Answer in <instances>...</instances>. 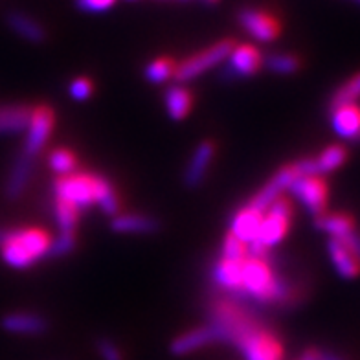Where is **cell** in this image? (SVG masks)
Masks as SVG:
<instances>
[{"label": "cell", "mask_w": 360, "mask_h": 360, "mask_svg": "<svg viewBox=\"0 0 360 360\" xmlns=\"http://www.w3.org/2000/svg\"><path fill=\"white\" fill-rule=\"evenodd\" d=\"M327 254L331 257V263L338 276L344 280H353L360 274V259L353 248L342 239H329L327 243Z\"/></svg>", "instance_id": "obj_14"}, {"label": "cell", "mask_w": 360, "mask_h": 360, "mask_svg": "<svg viewBox=\"0 0 360 360\" xmlns=\"http://www.w3.org/2000/svg\"><path fill=\"white\" fill-rule=\"evenodd\" d=\"M8 26L13 30L15 34L22 37L24 41H28V43L39 44L43 43L44 39H46V32H44L43 24L37 22L34 17H30L28 13H22V11H10L8 17Z\"/></svg>", "instance_id": "obj_22"}, {"label": "cell", "mask_w": 360, "mask_h": 360, "mask_svg": "<svg viewBox=\"0 0 360 360\" xmlns=\"http://www.w3.org/2000/svg\"><path fill=\"white\" fill-rule=\"evenodd\" d=\"M302 360H320L318 349H307L304 355H302Z\"/></svg>", "instance_id": "obj_39"}, {"label": "cell", "mask_w": 360, "mask_h": 360, "mask_svg": "<svg viewBox=\"0 0 360 360\" xmlns=\"http://www.w3.org/2000/svg\"><path fill=\"white\" fill-rule=\"evenodd\" d=\"M204 2H208V4H215L217 0H204Z\"/></svg>", "instance_id": "obj_41"}, {"label": "cell", "mask_w": 360, "mask_h": 360, "mask_svg": "<svg viewBox=\"0 0 360 360\" xmlns=\"http://www.w3.org/2000/svg\"><path fill=\"white\" fill-rule=\"evenodd\" d=\"M76 233H63L59 232V236L56 239H52V245H50V250H48V256L50 257H63L68 256L70 252H74L76 248Z\"/></svg>", "instance_id": "obj_33"}, {"label": "cell", "mask_w": 360, "mask_h": 360, "mask_svg": "<svg viewBox=\"0 0 360 360\" xmlns=\"http://www.w3.org/2000/svg\"><path fill=\"white\" fill-rule=\"evenodd\" d=\"M346 160H347L346 147L338 146V143L326 147V149H323V151L314 158V162H316L318 175L323 176L327 175V173L337 171L338 167H342L344 164H346Z\"/></svg>", "instance_id": "obj_26"}, {"label": "cell", "mask_w": 360, "mask_h": 360, "mask_svg": "<svg viewBox=\"0 0 360 360\" xmlns=\"http://www.w3.org/2000/svg\"><path fill=\"white\" fill-rule=\"evenodd\" d=\"M110 228L118 233H153L158 230V221L146 214H118L110 221Z\"/></svg>", "instance_id": "obj_23"}, {"label": "cell", "mask_w": 360, "mask_h": 360, "mask_svg": "<svg viewBox=\"0 0 360 360\" xmlns=\"http://www.w3.org/2000/svg\"><path fill=\"white\" fill-rule=\"evenodd\" d=\"M300 176V171L296 167V164H290V166H283L278 173H276L272 179L266 182L256 195H254V199L250 200V206H254L259 212H265L269 208L270 204L274 202L278 197L285 193V191H289L290 184H292L294 180Z\"/></svg>", "instance_id": "obj_12"}, {"label": "cell", "mask_w": 360, "mask_h": 360, "mask_svg": "<svg viewBox=\"0 0 360 360\" xmlns=\"http://www.w3.org/2000/svg\"><path fill=\"white\" fill-rule=\"evenodd\" d=\"M261 217H263V212L256 210L250 204L243 206V208H239L232 215V221H230V236L237 237L245 245H250V243L256 241L257 232H259Z\"/></svg>", "instance_id": "obj_16"}, {"label": "cell", "mask_w": 360, "mask_h": 360, "mask_svg": "<svg viewBox=\"0 0 360 360\" xmlns=\"http://www.w3.org/2000/svg\"><path fill=\"white\" fill-rule=\"evenodd\" d=\"M331 127L340 138L356 140L360 138V107L359 103L333 105Z\"/></svg>", "instance_id": "obj_18"}, {"label": "cell", "mask_w": 360, "mask_h": 360, "mask_svg": "<svg viewBox=\"0 0 360 360\" xmlns=\"http://www.w3.org/2000/svg\"><path fill=\"white\" fill-rule=\"evenodd\" d=\"M53 193L57 200L76 206L77 210H86L98 204L105 215L120 214V197L109 180L94 173H72L68 176H59L53 184Z\"/></svg>", "instance_id": "obj_1"}, {"label": "cell", "mask_w": 360, "mask_h": 360, "mask_svg": "<svg viewBox=\"0 0 360 360\" xmlns=\"http://www.w3.org/2000/svg\"><path fill=\"white\" fill-rule=\"evenodd\" d=\"M263 65H265L270 72H274V74H280V76H290V74H294V72H298L300 59L296 56H292V53L276 52L263 57Z\"/></svg>", "instance_id": "obj_30"}, {"label": "cell", "mask_w": 360, "mask_h": 360, "mask_svg": "<svg viewBox=\"0 0 360 360\" xmlns=\"http://www.w3.org/2000/svg\"><path fill=\"white\" fill-rule=\"evenodd\" d=\"M236 347L245 360H281L283 359V346L281 342L266 331L265 327H259L252 331L245 338L237 342Z\"/></svg>", "instance_id": "obj_9"}, {"label": "cell", "mask_w": 360, "mask_h": 360, "mask_svg": "<svg viewBox=\"0 0 360 360\" xmlns=\"http://www.w3.org/2000/svg\"><path fill=\"white\" fill-rule=\"evenodd\" d=\"M290 195L298 200L309 214L322 215L326 214L327 208V197H329V188H327L326 180L318 175L298 176L294 180L289 188Z\"/></svg>", "instance_id": "obj_8"}, {"label": "cell", "mask_w": 360, "mask_h": 360, "mask_svg": "<svg viewBox=\"0 0 360 360\" xmlns=\"http://www.w3.org/2000/svg\"><path fill=\"white\" fill-rule=\"evenodd\" d=\"M237 20L241 24V28L259 43H272L281 32L280 20L269 11L257 10V8H243L237 13Z\"/></svg>", "instance_id": "obj_10"}, {"label": "cell", "mask_w": 360, "mask_h": 360, "mask_svg": "<svg viewBox=\"0 0 360 360\" xmlns=\"http://www.w3.org/2000/svg\"><path fill=\"white\" fill-rule=\"evenodd\" d=\"M98 353H100L101 360H124V353L118 347V344L110 338H100L98 344Z\"/></svg>", "instance_id": "obj_35"}, {"label": "cell", "mask_w": 360, "mask_h": 360, "mask_svg": "<svg viewBox=\"0 0 360 360\" xmlns=\"http://www.w3.org/2000/svg\"><path fill=\"white\" fill-rule=\"evenodd\" d=\"M215 157V146L210 140H204L199 146L195 147L193 155H191L188 167L184 171V184L188 188H197L202 184L204 176L208 173L212 162Z\"/></svg>", "instance_id": "obj_15"}, {"label": "cell", "mask_w": 360, "mask_h": 360, "mask_svg": "<svg viewBox=\"0 0 360 360\" xmlns=\"http://www.w3.org/2000/svg\"><path fill=\"white\" fill-rule=\"evenodd\" d=\"M6 236V230H0V243H2V239H4Z\"/></svg>", "instance_id": "obj_40"}, {"label": "cell", "mask_w": 360, "mask_h": 360, "mask_svg": "<svg viewBox=\"0 0 360 360\" xmlns=\"http://www.w3.org/2000/svg\"><path fill=\"white\" fill-rule=\"evenodd\" d=\"M263 67V56L254 44H236L224 65V77H250Z\"/></svg>", "instance_id": "obj_11"}, {"label": "cell", "mask_w": 360, "mask_h": 360, "mask_svg": "<svg viewBox=\"0 0 360 360\" xmlns=\"http://www.w3.org/2000/svg\"><path fill=\"white\" fill-rule=\"evenodd\" d=\"M318 355H320V360H344L340 355L327 349H318Z\"/></svg>", "instance_id": "obj_38"}, {"label": "cell", "mask_w": 360, "mask_h": 360, "mask_svg": "<svg viewBox=\"0 0 360 360\" xmlns=\"http://www.w3.org/2000/svg\"><path fill=\"white\" fill-rule=\"evenodd\" d=\"M316 228L329 233L331 239H346L355 232V223L346 214H322L316 217Z\"/></svg>", "instance_id": "obj_25"}, {"label": "cell", "mask_w": 360, "mask_h": 360, "mask_svg": "<svg viewBox=\"0 0 360 360\" xmlns=\"http://www.w3.org/2000/svg\"><path fill=\"white\" fill-rule=\"evenodd\" d=\"M32 109L34 107L24 103L0 105V136L24 133L30 124Z\"/></svg>", "instance_id": "obj_20"}, {"label": "cell", "mask_w": 360, "mask_h": 360, "mask_svg": "<svg viewBox=\"0 0 360 360\" xmlns=\"http://www.w3.org/2000/svg\"><path fill=\"white\" fill-rule=\"evenodd\" d=\"M175 70L176 63H173L167 57H158V59L147 63L143 76L153 85H162V83H167L171 77H175Z\"/></svg>", "instance_id": "obj_29"}, {"label": "cell", "mask_w": 360, "mask_h": 360, "mask_svg": "<svg viewBox=\"0 0 360 360\" xmlns=\"http://www.w3.org/2000/svg\"><path fill=\"white\" fill-rule=\"evenodd\" d=\"M212 326L219 335V342H230L236 346L237 342L256 331L259 323L254 314H250L247 309L232 300H219L212 307Z\"/></svg>", "instance_id": "obj_4"}, {"label": "cell", "mask_w": 360, "mask_h": 360, "mask_svg": "<svg viewBox=\"0 0 360 360\" xmlns=\"http://www.w3.org/2000/svg\"><path fill=\"white\" fill-rule=\"evenodd\" d=\"M0 326L6 333L20 337H37L48 329L46 318L35 313H10L0 320Z\"/></svg>", "instance_id": "obj_17"}, {"label": "cell", "mask_w": 360, "mask_h": 360, "mask_svg": "<svg viewBox=\"0 0 360 360\" xmlns=\"http://www.w3.org/2000/svg\"><path fill=\"white\" fill-rule=\"evenodd\" d=\"M50 245L52 237L43 228H17L10 232L6 230L0 243V254L6 265L22 270L46 257Z\"/></svg>", "instance_id": "obj_3"}, {"label": "cell", "mask_w": 360, "mask_h": 360, "mask_svg": "<svg viewBox=\"0 0 360 360\" xmlns=\"http://www.w3.org/2000/svg\"><path fill=\"white\" fill-rule=\"evenodd\" d=\"M56 125V114L48 105H39L32 109L30 124L26 127V140H24L22 153L34 158L35 155L43 151L53 133Z\"/></svg>", "instance_id": "obj_7"}, {"label": "cell", "mask_w": 360, "mask_h": 360, "mask_svg": "<svg viewBox=\"0 0 360 360\" xmlns=\"http://www.w3.org/2000/svg\"><path fill=\"white\" fill-rule=\"evenodd\" d=\"M290 217H292V204L285 195H281L263 212L259 232L254 243H259L266 250L280 245L289 232Z\"/></svg>", "instance_id": "obj_5"}, {"label": "cell", "mask_w": 360, "mask_h": 360, "mask_svg": "<svg viewBox=\"0 0 360 360\" xmlns=\"http://www.w3.org/2000/svg\"><path fill=\"white\" fill-rule=\"evenodd\" d=\"M214 342H219V335L215 331V327L212 323H208V326L195 327V329H190V331L179 335L175 340L171 342L169 349L173 355L184 356L202 349V347L210 346Z\"/></svg>", "instance_id": "obj_13"}, {"label": "cell", "mask_w": 360, "mask_h": 360, "mask_svg": "<svg viewBox=\"0 0 360 360\" xmlns=\"http://www.w3.org/2000/svg\"><path fill=\"white\" fill-rule=\"evenodd\" d=\"M164 103H166L167 116L171 120H175V122H180V120H184L191 112L193 96H191V92L184 85H171L166 90Z\"/></svg>", "instance_id": "obj_24"}, {"label": "cell", "mask_w": 360, "mask_h": 360, "mask_svg": "<svg viewBox=\"0 0 360 360\" xmlns=\"http://www.w3.org/2000/svg\"><path fill=\"white\" fill-rule=\"evenodd\" d=\"M247 257H248V245H245V243L239 241L237 237L228 233L226 239L223 241V247H221V259L243 261V259H247Z\"/></svg>", "instance_id": "obj_32"}, {"label": "cell", "mask_w": 360, "mask_h": 360, "mask_svg": "<svg viewBox=\"0 0 360 360\" xmlns=\"http://www.w3.org/2000/svg\"><path fill=\"white\" fill-rule=\"evenodd\" d=\"M79 210L72 204L65 202V200H57L53 204V219L59 228V232L63 233H76V226L79 223Z\"/></svg>", "instance_id": "obj_28"}, {"label": "cell", "mask_w": 360, "mask_h": 360, "mask_svg": "<svg viewBox=\"0 0 360 360\" xmlns=\"http://www.w3.org/2000/svg\"><path fill=\"white\" fill-rule=\"evenodd\" d=\"M245 261V259H243ZM243 261L219 259L214 266V281L219 289L232 294H241L243 283Z\"/></svg>", "instance_id": "obj_21"}, {"label": "cell", "mask_w": 360, "mask_h": 360, "mask_svg": "<svg viewBox=\"0 0 360 360\" xmlns=\"http://www.w3.org/2000/svg\"><path fill=\"white\" fill-rule=\"evenodd\" d=\"M48 167L57 176H68L77 171V157L67 147H57L48 155Z\"/></svg>", "instance_id": "obj_27"}, {"label": "cell", "mask_w": 360, "mask_h": 360, "mask_svg": "<svg viewBox=\"0 0 360 360\" xmlns=\"http://www.w3.org/2000/svg\"><path fill=\"white\" fill-rule=\"evenodd\" d=\"M94 92V85L89 77H76V79L70 81L68 85V94H70L72 100L76 101H85L89 100L90 96Z\"/></svg>", "instance_id": "obj_34"}, {"label": "cell", "mask_w": 360, "mask_h": 360, "mask_svg": "<svg viewBox=\"0 0 360 360\" xmlns=\"http://www.w3.org/2000/svg\"><path fill=\"white\" fill-rule=\"evenodd\" d=\"M259 304H287L292 296L290 285L281 278L266 259L250 257L243 261L241 294Z\"/></svg>", "instance_id": "obj_2"}, {"label": "cell", "mask_w": 360, "mask_h": 360, "mask_svg": "<svg viewBox=\"0 0 360 360\" xmlns=\"http://www.w3.org/2000/svg\"><path fill=\"white\" fill-rule=\"evenodd\" d=\"M34 175V158L20 153V157L13 162V167L10 169V175L6 179L4 195L10 200H17L24 190L28 188V182Z\"/></svg>", "instance_id": "obj_19"}, {"label": "cell", "mask_w": 360, "mask_h": 360, "mask_svg": "<svg viewBox=\"0 0 360 360\" xmlns=\"http://www.w3.org/2000/svg\"><path fill=\"white\" fill-rule=\"evenodd\" d=\"M342 241H346L347 245L353 248V252H355L356 256H359V259H360V233H356V232L349 233V236H347L346 239H342Z\"/></svg>", "instance_id": "obj_37"}, {"label": "cell", "mask_w": 360, "mask_h": 360, "mask_svg": "<svg viewBox=\"0 0 360 360\" xmlns=\"http://www.w3.org/2000/svg\"><path fill=\"white\" fill-rule=\"evenodd\" d=\"M114 2L116 0H77V6L89 13H100V11H107L109 8H112Z\"/></svg>", "instance_id": "obj_36"}, {"label": "cell", "mask_w": 360, "mask_h": 360, "mask_svg": "<svg viewBox=\"0 0 360 360\" xmlns=\"http://www.w3.org/2000/svg\"><path fill=\"white\" fill-rule=\"evenodd\" d=\"M233 46H236L233 41L223 39V41H219V43L212 44V46L204 48V50L193 53V56L186 57L184 61L176 65L175 79H179L180 83L197 79L199 76H202V74H206V72H210L212 68L219 67L221 63L226 61V57L230 56Z\"/></svg>", "instance_id": "obj_6"}, {"label": "cell", "mask_w": 360, "mask_h": 360, "mask_svg": "<svg viewBox=\"0 0 360 360\" xmlns=\"http://www.w3.org/2000/svg\"><path fill=\"white\" fill-rule=\"evenodd\" d=\"M360 100V72L351 76L346 83H342L333 96V105L356 103Z\"/></svg>", "instance_id": "obj_31"}]
</instances>
